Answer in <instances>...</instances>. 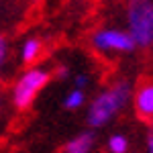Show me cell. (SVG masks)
Segmentation results:
<instances>
[{
    "label": "cell",
    "mask_w": 153,
    "mask_h": 153,
    "mask_svg": "<svg viewBox=\"0 0 153 153\" xmlns=\"http://www.w3.org/2000/svg\"><path fill=\"white\" fill-rule=\"evenodd\" d=\"M131 98V86L127 82H114L110 88L96 96L88 108L90 127H104L110 118L118 114Z\"/></svg>",
    "instance_id": "obj_1"
},
{
    "label": "cell",
    "mask_w": 153,
    "mask_h": 153,
    "mask_svg": "<svg viewBox=\"0 0 153 153\" xmlns=\"http://www.w3.org/2000/svg\"><path fill=\"white\" fill-rule=\"evenodd\" d=\"M127 25L129 37L135 47H151L153 45V2L149 0H133L127 6Z\"/></svg>",
    "instance_id": "obj_2"
},
{
    "label": "cell",
    "mask_w": 153,
    "mask_h": 153,
    "mask_svg": "<svg viewBox=\"0 0 153 153\" xmlns=\"http://www.w3.org/2000/svg\"><path fill=\"white\" fill-rule=\"evenodd\" d=\"M51 74L43 68H29L23 76L16 80L14 88H12V104L19 110H25L33 104L37 94L47 86Z\"/></svg>",
    "instance_id": "obj_3"
},
{
    "label": "cell",
    "mask_w": 153,
    "mask_h": 153,
    "mask_svg": "<svg viewBox=\"0 0 153 153\" xmlns=\"http://www.w3.org/2000/svg\"><path fill=\"white\" fill-rule=\"evenodd\" d=\"M92 45L98 51H114V53H129L135 49V43L129 37V33L118 31V29H100L92 37Z\"/></svg>",
    "instance_id": "obj_4"
},
{
    "label": "cell",
    "mask_w": 153,
    "mask_h": 153,
    "mask_svg": "<svg viewBox=\"0 0 153 153\" xmlns=\"http://www.w3.org/2000/svg\"><path fill=\"white\" fill-rule=\"evenodd\" d=\"M135 110L143 120H153V82L139 86L135 94Z\"/></svg>",
    "instance_id": "obj_5"
},
{
    "label": "cell",
    "mask_w": 153,
    "mask_h": 153,
    "mask_svg": "<svg viewBox=\"0 0 153 153\" xmlns=\"http://www.w3.org/2000/svg\"><path fill=\"white\" fill-rule=\"evenodd\" d=\"M41 53H43V43L37 37L27 39L23 43V47H21V59H23V63H29V65L35 63L37 59L41 57Z\"/></svg>",
    "instance_id": "obj_6"
},
{
    "label": "cell",
    "mask_w": 153,
    "mask_h": 153,
    "mask_svg": "<svg viewBox=\"0 0 153 153\" xmlns=\"http://www.w3.org/2000/svg\"><path fill=\"white\" fill-rule=\"evenodd\" d=\"M94 147V135L92 133H80L65 145V153H90Z\"/></svg>",
    "instance_id": "obj_7"
},
{
    "label": "cell",
    "mask_w": 153,
    "mask_h": 153,
    "mask_svg": "<svg viewBox=\"0 0 153 153\" xmlns=\"http://www.w3.org/2000/svg\"><path fill=\"white\" fill-rule=\"evenodd\" d=\"M84 102H86V94H84V90H76V88L63 98V106H65L68 110H76V108H80Z\"/></svg>",
    "instance_id": "obj_8"
},
{
    "label": "cell",
    "mask_w": 153,
    "mask_h": 153,
    "mask_svg": "<svg viewBox=\"0 0 153 153\" xmlns=\"http://www.w3.org/2000/svg\"><path fill=\"white\" fill-rule=\"evenodd\" d=\"M129 149V141L125 135H112L108 139V151L110 153H127Z\"/></svg>",
    "instance_id": "obj_9"
},
{
    "label": "cell",
    "mask_w": 153,
    "mask_h": 153,
    "mask_svg": "<svg viewBox=\"0 0 153 153\" xmlns=\"http://www.w3.org/2000/svg\"><path fill=\"white\" fill-rule=\"evenodd\" d=\"M76 90H82V88H86L88 86V76L86 74H80V76H76Z\"/></svg>",
    "instance_id": "obj_10"
},
{
    "label": "cell",
    "mask_w": 153,
    "mask_h": 153,
    "mask_svg": "<svg viewBox=\"0 0 153 153\" xmlns=\"http://www.w3.org/2000/svg\"><path fill=\"white\" fill-rule=\"evenodd\" d=\"M6 53H8V43H6V39L0 35V63L6 59Z\"/></svg>",
    "instance_id": "obj_11"
},
{
    "label": "cell",
    "mask_w": 153,
    "mask_h": 153,
    "mask_svg": "<svg viewBox=\"0 0 153 153\" xmlns=\"http://www.w3.org/2000/svg\"><path fill=\"white\" fill-rule=\"evenodd\" d=\"M147 153H153V129L147 135Z\"/></svg>",
    "instance_id": "obj_12"
},
{
    "label": "cell",
    "mask_w": 153,
    "mask_h": 153,
    "mask_svg": "<svg viewBox=\"0 0 153 153\" xmlns=\"http://www.w3.org/2000/svg\"><path fill=\"white\" fill-rule=\"evenodd\" d=\"M57 76L59 78H65L68 76V68H57Z\"/></svg>",
    "instance_id": "obj_13"
},
{
    "label": "cell",
    "mask_w": 153,
    "mask_h": 153,
    "mask_svg": "<svg viewBox=\"0 0 153 153\" xmlns=\"http://www.w3.org/2000/svg\"><path fill=\"white\" fill-rule=\"evenodd\" d=\"M0 106H2V100H0Z\"/></svg>",
    "instance_id": "obj_14"
}]
</instances>
